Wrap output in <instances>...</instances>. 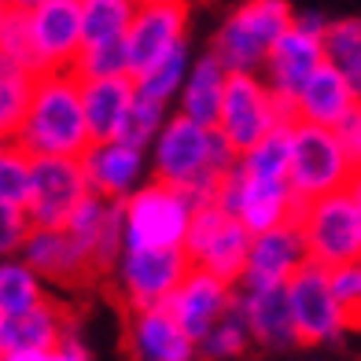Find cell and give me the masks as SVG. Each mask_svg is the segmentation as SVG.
Returning <instances> with one entry per match:
<instances>
[{"mask_svg":"<svg viewBox=\"0 0 361 361\" xmlns=\"http://www.w3.org/2000/svg\"><path fill=\"white\" fill-rule=\"evenodd\" d=\"M15 144L34 159H81L92 147L81 81L71 71H52L34 78L30 107Z\"/></svg>","mask_w":361,"mask_h":361,"instance_id":"cell-1","label":"cell"},{"mask_svg":"<svg viewBox=\"0 0 361 361\" xmlns=\"http://www.w3.org/2000/svg\"><path fill=\"white\" fill-rule=\"evenodd\" d=\"M295 23V8L284 0H251L225 15L207 52L214 56L225 74H262L269 63L273 44Z\"/></svg>","mask_w":361,"mask_h":361,"instance_id":"cell-2","label":"cell"},{"mask_svg":"<svg viewBox=\"0 0 361 361\" xmlns=\"http://www.w3.org/2000/svg\"><path fill=\"white\" fill-rule=\"evenodd\" d=\"M354 180H357V166L347 152V140L336 129H321V126H306V122L291 129L288 185L302 207L324 200V195L347 192Z\"/></svg>","mask_w":361,"mask_h":361,"instance_id":"cell-3","label":"cell"},{"mask_svg":"<svg viewBox=\"0 0 361 361\" xmlns=\"http://www.w3.org/2000/svg\"><path fill=\"white\" fill-rule=\"evenodd\" d=\"M299 228L306 236L310 262H317V266L339 269L361 262V203L350 188L306 203L299 214Z\"/></svg>","mask_w":361,"mask_h":361,"instance_id":"cell-4","label":"cell"},{"mask_svg":"<svg viewBox=\"0 0 361 361\" xmlns=\"http://www.w3.org/2000/svg\"><path fill=\"white\" fill-rule=\"evenodd\" d=\"M192 218L195 214L180 188L147 180L133 200H126V251L185 247Z\"/></svg>","mask_w":361,"mask_h":361,"instance_id":"cell-5","label":"cell"},{"mask_svg":"<svg viewBox=\"0 0 361 361\" xmlns=\"http://www.w3.org/2000/svg\"><path fill=\"white\" fill-rule=\"evenodd\" d=\"M276 129H284L276 96L262 74H228L225 104L218 118V133L236 147V155H247Z\"/></svg>","mask_w":361,"mask_h":361,"instance_id":"cell-6","label":"cell"},{"mask_svg":"<svg viewBox=\"0 0 361 361\" xmlns=\"http://www.w3.org/2000/svg\"><path fill=\"white\" fill-rule=\"evenodd\" d=\"M192 269L195 266L185 247H144V251H126L111 276L129 310H152L166 306Z\"/></svg>","mask_w":361,"mask_h":361,"instance_id":"cell-7","label":"cell"},{"mask_svg":"<svg viewBox=\"0 0 361 361\" xmlns=\"http://www.w3.org/2000/svg\"><path fill=\"white\" fill-rule=\"evenodd\" d=\"M288 306L295 317V332L299 343L310 347H324V343H339L354 328L350 314L339 306L332 291V269L310 262L295 273V281L288 284Z\"/></svg>","mask_w":361,"mask_h":361,"instance_id":"cell-8","label":"cell"},{"mask_svg":"<svg viewBox=\"0 0 361 361\" xmlns=\"http://www.w3.org/2000/svg\"><path fill=\"white\" fill-rule=\"evenodd\" d=\"M126 44L129 74L137 81L147 71H155L162 59H170L180 44H188V8L180 0H144V4H137Z\"/></svg>","mask_w":361,"mask_h":361,"instance_id":"cell-9","label":"cell"},{"mask_svg":"<svg viewBox=\"0 0 361 361\" xmlns=\"http://www.w3.org/2000/svg\"><path fill=\"white\" fill-rule=\"evenodd\" d=\"M210 147H214V129H203L173 111L170 122L162 126L159 140L152 144V152H147L152 180L170 188H185L203 173H214L210 170Z\"/></svg>","mask_w":361,"mask_h":361,"instance_id":"cell-10","label":"cell"},{"mask_svg":"<svg viewBox=\"0 0 361 361\" xmlns=\"http://www.w3.org/2000/svg\"><path fill=\"white\" fill-rule=\"evenodd\" d=\"M89 177L81 159H34L26 218L34 228H67L71 214L89 200Z\"/></svg>","mask_w":361,"mask_h":361,"instance_id":"cell-11","label":"cell"},{"mask_svg":"<svg viewBox=\"0 0 361 361\" xmlns=\"http://www.w3.org/2000/svg\"><path fill=\"white\" fill-rule=\"evenodd\" d=\"M30 8V30L41 56V71H71L85 48L81 30V0H34Z\"/></svg>","mask_w":361,"mask_h":361,"instance_id":"cell-12","label":"cell"},{"mask_svg":"<svg viewBox=\"0 0 361 361\" xmlns=\"http://www.w3.org/2000/svg\"><path fill=\"white\" fill-rule=\"evenodd\" d=\"M147 166L152 159L140 147H129L122 140L111 144H92L81 155V170L89 177V192L104 203H126L147 185Z\"/></svg>","mask_w":361,"mask_h":361,"instance_id":"cell-13","label":"cell"},{"mask_svg":"<svg viewBox=\"0 0 361 361\" xmlns=\"http://www.w3.org/2000/svg\"><path fill=\"white\" fill-rule=\"evenodd\" d=\"M302 266H310L306 236L299 221H291V225L273 228V233L255 236L247 273H243L240 288H288Z\"/></svg>","mask_w":361,"mask_h":361,"instance_id":"cell-14","label":"cell"},{"mask_svg":"<svg viewBox=\"0 0 361 361\" xmlns=\"http://www.w3.org/2000/svg\"><path fill=\"white\" fill-rule=\"evenodd\" d=\"M166 306L177 317V324L185 328L195 343H203L210 332H214V324H221L225 314L236 306V288L218 281V276H210V273H203V269H192Z\"/></svg>","mask_w":361,"mask_h":361,"instance_id":"cell-15","label":"cell"},{"mask_svg":"<svg viewBox=\"0 0 361 361\" xmlns=\"http://www.w3.org/2000/svg\"><path fill=\"white\" fill-rule=\"evenodd\" d=\"M19 258L41 281H56V284H78L96 273V258L71 240L67 228H34L26 236Z\"/></svg>","mask_w":361,"mask_h":361,"instance_id":"cell-16","label":"cell"},{"mask_svg":"<svg viewBox=\"0 0 361 361\" xmlns=\"http://www.w3.org/2000/svg\"><path fill=\"white\" fill-rule=\"evenodd\" d=\"M324 63H328L324 59V41L302 34L299 26H291L288 34L273 44L262 78H266V85L273 89V96L299 104V92L306 89V81L314 78Z\"/></svg>","mask_w":361,"mask_h":361,"instance_id":"cell-17","label":"cell"},{"mask_svg":"<svg viewBox=\"0 0 361 361\" xmlns=\"http://www.w3.org/2000/svg\"><path fill=\"white\" fill-rule=\"evenodd\" d=\"M129 350L137 361H200V343L177 324L170 306L129 314Z\"/></svg>","mask_w":361,"mask_h":361,"instance_id":"cell-18","label":"cell"},{"mask_svg":"<svg viewBox=\"0 0 361 361\" xmlns=\"http://www.w3.org/2000/svg\"><path fill=\"white\" fill-rule=\"evenodd\" d=\"M236 306L247 321L251 343L262 350H291L299 347L295 317L288 306V288H236Z\"/></svg>","mask_w":361,"mask_h":361,"instance_id":"cell-19","label":"cell"},{"mask_svg":"<svg viewBox=\"0 0 361 361\" xmlns=\"http://www.w3.org/2000/svg\"><path fill=\"white\" fill-rule=\"evenodd\" d=\"M357 111H361V92L332 63H324L299 92V122L306 126H321V129H336L339 133Z\"/></svg>","mask_w":361,"mask_h":361,"instance_id":"cell-20","label":"cell"},{"mask_svg":"<svg viewBox=\"0 0 361 361\" xmlns=\"http://www.w3.org/2000/svg\"><path fill=\"white\" fill-rule=\"evenodd\" d=\"M137 100L133 78H111V81H81V107H85L89 137L92 144L118 140L122 122Z\"/></svg>","mask_w":361,"mask_h":361,"instance_id":"cell-21","label":"cell"},{"mask_svg":"<svg viewBox=\"0 0 361 361\" xmlns=\"http://www.w3.org/2000/svg\"><path fill=\"white\" fill-rule=\"evenodd\" d=\"M225 85H228V74H225L221 63L210 52L195 56L188 81H185V89H180L177 114L195 122V126H203V129H218L221 104H225Z\"/></svg>","mask_w":361,"mask_h":361,"instance_id":"cell-22","label":"cell"},{"mask_svg":"<svg viewBox=\"0 0 361 361\" xmlns=\"http://www.w3.org/2000/svg\"><path fill=\"white\" fill-rule=\"evenodd\" d=\"M67 339V317L52 302L19 317H0V357L4 354H48Z\"/></svg>","mask_w":361,"mask_h":361,"instance_id":"cell-23","label":"cell"},{"mask_svg":"<svg viewBox=\"0 0 361 361\" xmlns=\"http://www.w3.org/2000/svg\"><path fill=\"white\" fill-rule=\"evenodd\" d=\"M299 214H302V203L295 200L288 180H247L236 221L251 236H262V233H273L281 225L299 221Z\"/></svg>","mask_w":361,"mask_h":361,"instance_id":"cell-24","label":"cell"},{"mask_svg":"<svg viewBox=\"0 0 361 361\" xmlns=\"http://www.w3.org/2000/svg\"><path fill=\"white\" fill-rule=\"evenodd\" d=\"M251 243H255V236H251L236 218H228V221L218 228V236L210 240L200 255H195L192 266L203 269V273H210V276H218V281H225V284L240 288L243 273H247Z\"/></svg>","mask_w":361,"mask_h":361,"instance_id":"cell-25","label":"cell"},{"mask_svg":"<svg viewBox=\"0 0 361 361\" xmlns=\"http://www.w3.org/2000/svg\"><path fill=\"white\" fill-rule=\"evenodd\" d=\"M44 299V281L26 266V262L15 258H0V317H19L37 310Z\"/></svg>","mask_w":361,"mask_h":361,"instance_id":"cell-26","label":"cell"},{"mask_svg":"<svg viewBox=\"0 0 361 361\" xmlns=\"http://www.w3.org/2000/svg\"><path fill=\"white\" fill-rule=\"evenodd\" d=\"M30 92H34V74H26L19 63H11L0 52V144H11L19 137Z\"/></svg>","mask_w":361,"mask_h":361,"instance_id":"cell-27","label":"cell"},{"mask_svg":"<svg viewBox=\"0 0 361 361\" xmlns=\"http://www.w3.org/2000/svg\"><path fill=\"white\" fill-rule=\"evenodd\" d=\"M137 4L133 0H81V30H85V44H104L118 41L133 26Z\"/></svg>","mask_w":361,"mask_h":361,"instance_id":"cell-28","label":"cell"},{"mask_svg":"<svg viewBox=\"0 0 361 361\" xmlns=\"http://www.w3.org/2000/svg\"><path fill=\"white\" fill-rule=\"evenodd\" d=\"M192 52L188 44H180L177 52L170 59H162L155 71H147L144 78H137V96H144V100H152L159 107H170L180 100V89H185L188 81V71H192Z\"/></svg>","mask_w":361,"mask_h":361,"instance_id":"cell-29","label":"cell"},{"mask_svg":"<svg viewBox=\"0 0 361 361\" xmlns=\"http://www.w3.org/2000/svg\"><path fill=\"white\" fill-rule=\"evenodd\" d=\"M324 59L361 92V15L332 19L324 37Z\"/></svg>","mask_w":361,"mask_h":361,"instance_id":"cell-30","label":"cell"},{"mask_svg":"<svg viewBox=\"0 0 361 361\" xmlns=\"http://www.w3.org/2000/svg\"><path fill=\"white\" fill-rule=\"evenodd\" d=\"M240 170L247 180H288L291 173V129H276L247 155H240Z\"/></svg>","mask_w":361,"mask_h":361,"instance_id":"cell-31","label":"cell"},{"mask_svg":"<svg viewBox=\"0 0 361 361\" xmlns=\"http://www.w3.org/2000/svg\"><path fill=\"white\" fill-rule=\"evenodd\" d=\"M71 74L78 81H111V78H133L129 74V44L126 37L104 41V44H85L81 56L74 59Z\"/></svg>","mask_w":361,"mask_h":361,"instance_id":"cell-32","label":"cell"},{"mask_svg":"<svg viewBox=\"0 0 361 361\" xmlns=\"http://www.w3.org/2000/svg\"><path fill=\"white\" fill-rule=\"evenodd\" d=\"M0 52L11 63H19L26 74L41 78V56L34 44V30H30V8L26 4H8V23H4V37H0Z\"/></svg>","mask_w":361,"mask_h":361,"instance_id":"cell-33","label":"cell"},{"mask_svg":"<svg viewBox=\"0 0 361 361\" xmlns=\"http://www.w3.org/2000/svg\"><path fill=\"white\" fill-rule=\"evenodd\" d=\"M30 188H34V155H26L15 140L0 144V203L26 210Z\"/></svg>","mask_w":361,"mask_h":361,"instance_id":"cell-34","label":"cell"},{"mask_svg":"<svg viewBox=\"0 0 361 361\" xmlns=\"http://www.w3.org/2000/svg\"><path fill=\"white\" fill-rule=\"evenodd\" d=\"M166 122H170V107H159L152 100H144V96H137L129 114H126V122H122L118 140L129 147H140V152H152V144L159 140Z\"/></svg>","mask_w":361,"mask_h":361,"instance_id":"cell-35","label":"cell"},{"mask_svg":"<svg viewBox=\"0 0 361 361\" xmlns=\"http://www.w3.org/2000/svg\"><path fill=\"white\" fill-rule=\"evenodd\" d=\"M247 347H251L247 321H243L240 306H233V310L225 314V321L214 324V332L200 343V357H207V361H233V357H240Z\"/></svg>","mask_w":361,"mask_h":361,"instance_id":"cell-36","label":"cell"},{"mask_svg":"<svg viewBox=\"0 0 361 361\" xmlns=\"http://www.w3.org/2000/svg\"><path fill=\"white\" fill-rule=\"evenodd\" d=\"M30 233H34V225H30L26 210L0 203V258H15V255H19Z\"/></svg>","mask_w":361,"mask_h":361,"instance_id":"cell-37","label":"cell"},{"mask_svg":"<svg viewBox=\"0 0 361 361\" xmlns=\"http://www.w3.org/2000/svg\"><path fill=\"white\" fill-rule=\"evenodd\" d=\"M332 291H336L339 306L350 314L354 328H357V324H361V262L332 269Z\"/></svg>","mask_w":361,"mask_h":361,"instance_id":"cell-38","label":"cell"},{"mask_svg":"<svg viewBox=\"0 0 361 361\" xmlns=\"http://www.w3.org/2000/svg\"><path fill=\"white\" fill-rule=\"evenodd\" d=\"M228 221V214L221 207H207V210H200V214L192 218V225H188V236H185V251H188V258L195 262V255H200L210 240L218 236V228Z\"/></svg>","mask_w":361,"mask_h":361,"instance_id":"cell-39","label":"cell"},{"mask_svg":"<svg viewBox=\"0 0 361 361\" xmlns=\"http://www.w3.org/2000/svg\"><path fill=\"white\" fill-rule=\"evenodd\" d=\"M291 26H299L302 34L324 41V37H328V26H332V19H328L324 11H317V8H302V11H295V23H291Z\"/></svg>","mask_w":361,"mask_h":361,"instance_id":"cell-40","label":"cell"},{"mask_svg":"<svg viewBox=\"0 0 361 361\" xmlns=\"http://www.w3.org/2000/svg\"><path fill=\"white\" fill-rule=\"evenodd\" d=\"M48 361H92L89 357V350H85V343L78 339V332L74 328H67V339L59 343V347L48 354Z\"/></svg>","mask_w":361,"mask_h":361,"instance_id":"cell-41","label":"cell"},{"mask_svg":"<svg viewBox=\"0 0 361 361\" xmlns=\"http://www.w3.org/2000/svg\"><path fill=\"white\" fill-rule=\"evenodd\" d=\"M339 137L347 140V152H350V159H354V166H357V177H361V111L354 114V118L339 129Z\"/></svg>","mask_w":361,"mask_h":361,"instance_id":"cell-42","label":"cell"},{"mask_svg":"<svg viewBox=\"0 0 361 361\" xmlns=\"http://www.w3.org/2000/svg\"><path fill=\"white\" fill-rule=\"evenodd\" d=\"M52 354V350H48ZM48 354H4L0 361H48Z\"/></svg>","mask_w":361,"mask_h":361,"instance_id":"cell-43","label":"cell"},{"mask_svg":"<svg viewBox=\"0 0 361 361\" xmlns=\"http://www.w3.org/2000/svg\"><path fill=\"white\" fill-rule=\"evenodd\" d=\"M4 23H8V4H0V37H4Z\"/></svg>","mask_w":361,"mask_h":361,"instance_id":"cell-44","label":"cell"},{"mask_svg":"<svg viewBox=\"0 0 361 361\" xmlns=\"http://www.w3.org/2000/svg\"><path fill=\"white\" fill-rule=\"evenodd\" d=\"M350 192H354V200H357V203H361V177H357V180H354V185H350Z\"/></svg>","mask_w":361,"mask_h":361,"instance_id":"cell-45","label":"cell"}]
</instances>
